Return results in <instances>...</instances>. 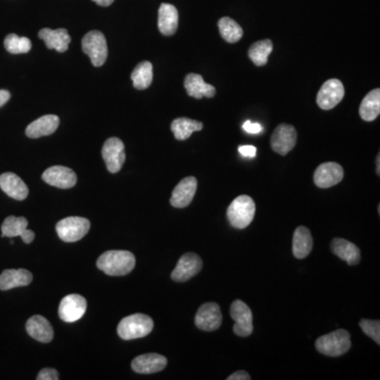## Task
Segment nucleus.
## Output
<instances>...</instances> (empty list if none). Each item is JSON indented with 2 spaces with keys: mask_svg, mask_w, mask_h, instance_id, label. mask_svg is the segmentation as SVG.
Here are the masks:
<instances>
[{
  "mask_svg": "<svg viewBox=\"0 0 380 380\" xmlns=\"http://www.w3.org/2000/svg\"><path fill=\"white\" fill-rule=\"evenodd\" d=\"M97 266L108 276H125L136 266V257L128 251H108L97 259Z\"/></svg>",
  "mask_w": 380,
  "mask_h": 380,
  "instance_id": "1",
  "label": "nucleus"
},
{
  "mask_svg": "<svg viewBox=\"0 0 380 380\" xmlns=\"http://www.w3.org/2000/svg\"><path fill=\"white\" fill-rule=\"evenodd\" d=\"M256 214V204L249 196H239L227 208V219L233 227L246 228L253 222Z\"/></svg>",
  "mask_w": 380,
  "mask_h": 380,
  "instance_id": "2",
  "label": "nucleus"
},
{
  "mask_svg": "<svg viewBox=\"0 0 380 380\" xmlns=\"http://www.w3.org/2000/svg\"><path fill=\"white\" fill-rule=\"evenodd\" d=\"M153 320L144 314L127 316L118 323V334L124 340L143 338L153 329Z\"/></svg>",
  "mask_w": 380,
  "mask_h": 380,
  "instance_id": "3",
  "label": "nucleus"
},
{
  "mask_svg": "<svg viewBox=\"0 0 380 380\" xmlns=\"http://www.w3.org/2000/svg\"><path fill=\"white\" fill-rule=\"evenodd\" d=\"M316 349L321 354L329 357H338L346 354L351 349V337L346 329H337L335 332L323 335L316 340Z\"/></svg>",
  "mask_w": 380,
  "mask_h": 380,
  "instance_id": "4",
  "label": "nucleus"
},
{
  "mask_svg": "<svg viewBox=\"0 0 380 380\" xmlns=\"http://www.w3.org/2000/svg\"><path fill=\"white\" fill-rule=\"evenodd\" d=\"M83 51L90 58L94 67H101L108 58L106 37L99 31H91L81 40Z\"/></svg>",
  "mask_w": 380,
  "mask_h": 380,
  "instance_id": "5",
  "label": "nucleus"
},
{
  "mask_svg": "<svg viewBox=\"0 0 380 380\" xmlns=\"http://www.w3.org/2000/svg\"><path fill=\"white\" fill-rule=\"evenodd\" d=\"M90 229V221L83 217H69L56 224V233L64 242H76Z\"/></svg>",
  "mask_w": 380,
  "mask_h": 380,
  "instance_id": "6",
  "label": "nucleus"
},
{
  "mask_svg": "<svg viewBox=\"0 0 380 380\" xmlns=\"http://www.w3.org/2000/svg\"><path fill=\"white\" fill-rule=\"evenodd\" d=\"M101 155L106 163L109 173H118L126 160L124 143L118 138H108L103 146Z\"/></svg>",
  "mask_w": 380,
  "mask_h": 380,
  "instance_id": "7",
  "label": "nucleus"
},
{
  "mask_svg": "<svg viewBox=\"0 0 380 380\" xmlns=\"http://www.w3.org/2000/svg\"><path fill=\"white\" fill-rule=\"evenodd\" d=\"M231 316L235 321L233 332L237 336L247 337L253 331V314L245 302L236 300L231 303Z\"/></svg>",
  "mask_w": 380,
  "mask_h": 380,
  "instance_id": "8",
  "label": "nucleus"
},
{
  "mask_svg": "<svg viewBox=\"0 0 380 380\" xmlns=\"http://www.w3.org/2000/svg\"><path fill=\"white\" fill-rule=\"evenodd\" d=\"M297 143V131L295 127L288 124L279 125L270 138L272 149L280 155H286Z\"/></svg>",
  "mask_w": 380,
  "mask_h": 380,
  "instance_id": "9",
  "label": "nucleus"
},
{
  "mask_svg": "<svg viewBox=\"0 0 380 380\" xmlns=\"http://www.w3.org/2000/svg\"><path fill=\"white\" fill-rule=\"evenodd\" d=\"M344 87L339 79H331L323 84L317 94V104L323 110H331L342 101Z\"/></svg>",
  "mask_w": 380,
  "mask_h": 380,
  "instance_id": "10",
  "label": "nucleus"
},
{
  "mask_svg": "<svg viewBox=\"0 0 380 380\" xmlns=\"http://www.w3.org/2000/svg\"><path fill=\"white\" fill-rule=\"evenodd\" d=\"M222 319L223 317H222L219 304L208 302V303L203 304L202 307L198 309L194 322L198 329L205 331V332H212L221 327Z\"/></svg>",
  "mask_w": 380,
  "mask_h": 380,
  "instance_id": "11",
  "label": "nucleus"
},
{
  "mask_svg": "<svg viewBox=\"0 0 380 380\" xmlns=\"http://www.w3.org/2000/svg\"><path fill=\"white\" fill-rule=\"evenodd\" d=\"M87 311V300L83 296L77 294L66 296L60 301V319L65 322H75L85 315Z\"/></svg>",
  "mask_w": 380,
  "mask_h": 380,
  "instance_id": "12",
  "label": "nucleus"
},
{
  "mask_svg": "<svg viewBox=\"0 0 380 380\" xmlns=\"http://www.w3.org/2000/svg\"><path fill=\"white\" fill-rule=\"evenodd\" d=\"M203 268L202 259L194 253H187L181 257L173 272L171 279L175 282H186L198 275Z\"/></svg>",
  "mask_w": 380,
  "mask_h": 380,
  "instance_id": "13",
  "label": "nucleus"
},
{
  "mask_svg": "<svg viewBox=\"0 0 380 380\" xmlns=\"http://www.w3.org/2000/svg\"><path fill=\"white\" fill-rule=\"evenodd\" d=\"M344 168L334 162L321 164L314 173V182L319 188H329L335 186L344 179Z\"/></svg>",
  "mask_w": 380,
  "mask_h": 380,
  "instance_id": "14",
  "label": "nucleus"
},
{
  "mask_svg": "<svg viewBox=\"0 0 380 380\" xmlns=\"http://www.w3.org/2000/svg\"><path fill=\"white\" fill-rule=\"evenodd\" d=\"M198 188V181L194 177H185L173 189L170 204L175 208H185L190 205Z\"/></svg>",
  "mask_w": 380,
  "mask_h": 380,
  "instance_id": "15",
  "label": "nucleus"
},
{
  "mask_svg": "<svg viewBox=\"0 0 380 380\" xmlns=\"http://www.w3.org/2000/svg\"><path fill=\"white\" fill-rule=\"evenodd\" d=\"M42 180L51 186L69 189L75 186L77 177L72 169L65 166H53L42 173Z\"/></svg>",
  "mask_w": 380,
  "mask_h": 380,
  "instance_id": "16",
  "label": "nucleus"
},
{
  "mask_svg": "<svg viewBox=\"0 0 380 380\" xmlns=\"http://www.w3.org/2000/svg\"><path fill=\"white\" fill-rule=\"evenodd\" d=\"M167 366V358L162 355L150 353L132 360V370L138 374H153L163 371Z\"/></svg>",
  "mask_w": 380,
  "mask_h": 380,
  "instance_id": "17",
  "label": "nucleus"
},
{
  "mask_svg": "<svg viewBox=\"0 0 380 380\" xmlns=\"http://www.w3.org/2000/svg\"><path fill=\"white\" fill-rule=\"evenodd\" d=\"M0 188L14 200L23 201L29 196L28 186L18 175L13 173H5L0 175Z\"/></svg>",
  "mask_w": 380,
  "mask_h": 380,
  "instance_id": "18",
  "label": "nucleus"
},
{
  "mask_svg": "<svg viewBox=\"0 0 380 380\" xmlns=\"http://www.w3.org/2000/svg\"><path fill=\"white\" fill-rule=\"evenodd\" d=\"M27 332L35 340L49 344L53 340V327L45 317L40 315L32 316L25 325Z\"/></svg>",
  "mask_w": 380,
  "mask_h": 380,
  "instance_id": "19",
  "label": "nucleus"
},
{
  "mask_svg": "<svg viewBox=\"0 0 380 380\" xmlns=\"http://www.w3.org/2000/svg\"><path fill=\"white\" fill-rule=\"evenodd\" d=\"M38 36L40 40H44L47 48L58 51L60 53L66 52L71 42V37L66 29L51 30V29L45 28L40 31Z\"/></svg>",
  "mask_w": 380,
  "mask_h": 380,
  "instance_id": "20",
  "label": "nucleus"
},
{
  "mask_svg": "<svg viewBox=\"0 0 380 380\" xmlns=\"http://www.w3.org/2000/svg\"><path fill=\"white\" fill-rule=\"evenodd\" d=\"M58 126H60V118L54 114H48L31 123L25 129V134L31 138L50 136L56 131Z\"/></svg>",
  "mask_w": 380,
  "mask_h": 380,
  "instance_id": "21",
  "label": "nucleus"
},
{
  "mask_svg": "<svg viewBox=\"0 0 380 380\" xmlns=\"http://www.w3.org/2000/svg\"><path fill=\"white\" fill-rule=\"evenodd\" d=\"M185 89L189 97L201 99L202 97L212 99L216 95V88L214 86L206 84L200 74L190 73L185 77Z\"/></svg>",
  "mask_w": 380,
  "mask_h": 380,
  "instance_id": "22",
  "label": "nucleus"
},
{
  "mask_svg": "<svg viewBox=\"0 0 380 380\" xmlns=\"http://www.w3.org/2000/svg\"><path fill=\"white\" fill-rule=\"evenodd\" d=\"M159 30L165 36L175 34L179 25V12L175 5L162 3L159 9Z\"/></svg>",
  "mask_w": 380,
  "mask_h": 380,
  "instance_id": "23",
  "label": "nucleus"
},
{
  "mask_svg": "<svg viewBox=\"0 0 380 380\" xmlns=\"http://www.w3.org/2000/svg\"><path fill=\"white\" fill-rule=\"evenodd\" d=\"M331 249L333 253H335L341 260L346 261L349 265L353 266L360 262V249L348 240L335 238L331 244Z\"/></svg>",
  "mask_w": 380,
  "mask_h": 380,
  "instance_id": "24",
  "label": "nucleus"
},
{
  "mask_svg": "<svg viewBox=\"0 0 380 380\" xmlns=\"http://www.w3.org/2000/svg\"><path fill=\"white\" fill-rule=\"evenodd\" d=\"M33 276L29 270H5L0 275V290H9L19 286H29L32 282Z\"/></svg>",
  "mask_w": 380,
  "mask_h": 380,
  "instance_id": "25",
  "label": "nucleus"
},
{
  "mask_svg": "<svg viewBox=\"0 0 380 380\" xmlns=\"http://www.w3.org/2000/svg\"><path fill=\"white\" fill-rule=\"evenodd\" d=\"M313 249V237L309 228L299 226L294 233L293 253L297 259L307 258Z\"/></svg>",
  "mask_w": 380,
  "mask_h": 380,
  "instance_id": "26",
  "label": "nucleus"
},
{
  "mask_svg": "<svg viewBox=\"0 0 380 380\" xmlns=\"http://www.w3.org/2000/svg\"><path fill=\"white\" fill-rule=\"evenodd\" d=\"M380 113V90L375 89L364 97L359 107V114L366 122H373Z\"/></svg>",
  "mask_w": 380,
  "mask_h": 380,
  "instance_id": "27",
  "label": "nucleus"
},
{
  "mask_svg": "<svg viewBox=\"0 0 380 380\" xmlns=\"http://www.w3.org/2000/svg\"><path fill=\"white\" fill-rule=\"evenodd\" d=\"M202 129V123L199 121L190 120V118H175L171 123V131L179 141H185L187 138H190L194 132L201 131Z\"/></svg>",
  "mask_w": 380,
  "mask_h": 380,
  "instance_id": "28",
  "label": "nucleus"
},
{
  "mask_svg": "<svg viewBox=\"0 0 380 380\" xmlns=\"http://www.w3.org/2000/svg\"><path fill=\"white\" fill-rule=\"evenodd\" d=\"M134 87L138 90H145L151 85L153 79V67L150 62H142L136 66L131 73Z\"/></svg>",
  "mask_w": 380,
  "mask_h": 380,
  "instance_id": "29",
  "label": "nucleus"
},
{
  "mask_svg": "<svg viewBox=\"0 0 380 380\" xmlns=\"http://www.w3.org/2000/svg\"><path fill=\"white\" fill-rule=\"evenodd\" d=\"M274 45L272 40H260L251 45L249 50V58L255 65L262 67L268 64V56L272 53Z\"/></svg>",
  "mask_w": 380,
  "mask_h": 380,
  "instance_id": "30",
  "label": "nucleus"
},
{
  "mask_svg": "<svg viewBox=\"0 0 380 380\" xmlns=\"http://www.w3.org/2000/svg\"><path fill=\"white\" fill-rule=\"evenodd\" d=\"M218 25H219L220 34L225 42L235 44L242 38V28L233 19L229 17H222Z\"/></svg>",
  "mask_w": 380,
  "mask_h": 380,
  "instance_id": "31",
  "label": "nucleus"
},
{
  "mask_svg": "<svg viewBox=\"0 0 380 380\" xmlns=\"http://www.w3.org/2000/svg\"><path fill=\"white\" fill-rule=\"evenodd\" d=\"M28 220L23 217H14L10 216L3 221L1 225V233L3 237L14 238L23 237L25 231L28 229Z\"/></svg>",
  "mask_w": 380,
  "mask_h": 380,
  "instance_id": "32",
  "label": "nucleus"
},
{
  "mask_svg": "<svg viewBox=\"0 0 380 380\" xmlns=\"http://www.w3.org/2000/svg\"><path fill=\"white\" fill-rule=\"evenodd\" d=\"M5 50L12 54L28 53L32 48V42L27 37H21L16 34H9L5 40Z\"/></svg>",
  "mask_w": 380,
  "mask_h": 380,
  "instance_id": "33",
  "label": "nucleus"
},
{
  "mask_svg": "<svg viewBox=\"0 0 380 380\" xmlns=\"http://www.w3.org/2000/svg\"><path fill=\"white\" fill-rule=\"evenodd\" d=\"M360 327L366 336L373 339L376 344H380V322L379 320L362 319L359 322Z\"/></svg>",
  "mask_w": 380,
  "mask_h": 380,
  "instance_id": "34",
  "label": "nucleus"
},
{
  "mask_svg": "<svg viewBox=\"0 0 380 380\" xmlns=\"http://www.w3.org/2000/svg\"><path fill=\"white\" fill-rule=\"evenodd\" d=\"M60 378L58 371L51 368H45L38 373L37 380H58Z\"/></svg>",
  "mask_w": 380,
  "mask_h": 380,
  "instance_id": "35",
  "label": "nucleus"
},
{
  "mask_svg": "<svg viewBox=\"0 0 380 380\" xmlns=\"http://www.w3.org/2000/svg\"><path fill=\"white\" fill-rule=\"evenodd\" d=\"M243 129H244L247 134H258L262 131V126L258 124V123H251V121H246V122L243 124Z\"/></svg>",
  "mask_w": 380,
  "mask_h": 380,
  "instance_id": "36",
  "label": "nucleus"
},
{
  "mask_svg": "<svg viewBox=\"0 0 380 380\" xmlns=\"http://www.w3.org/2000/svg\"><path fill=\"white\" fill-rule=\"evenodd\" d=\"M239 152L243 157H255L257 155V148L251 145L240 146Z\"/></svg>",
  "mask_w": 380,
  "mask_h": 380,
  "instance_id": "37",
  "label": "nucleus"
},
{
  "mask_svg": "<svg viewBox=\"0 0 380 380\" xmlns=\"http://www.w3.org/2000/svg\"><path fill=\"white\" fill-rule=\"evenodd\" d=\"M251 376L245 371H238L228 376L227 380H251Z\"/></svg>",
  "mask_w": 380,
  "mask_h": 380,
  "instance_id": "38",
  "label": "nucleus"
},
{
  "mask_svg": "<svg viewBox=\"0 0 380 380\" xmlns=\"http://www.w3.org/2000/svg\"><path fill=\"white\" fill-rule=\"evenodd\" d=\"M21 239H23V242L27 243V244H30V243L33 242V240L35 239L34 231L27 229L25 235L21 237Z\"/></svg>",
  "mask_w": 380,
  "mask_h": 380,
  "instance_id": "39",
  "label": "nucleus"
},
{
  "mask_svg": "<svg viewBox=\"0 0 380 380\" xmlns=\"http://www.w3.org/2000/svg\"><path fill=\"white\" fill-rule=\"evenodd\" d=\"M11 99V93L8 90H0V107L5 106Z\"/></svg>",
  "mask_w": 380,
  "mask_h": 380,
  "instance_id": "40",
  "label": "nucleus"
},
{
  "mask_svg": "<svg viewBox=\"0 0 380 380\" xmlns=\"http://www.w3.org/2000/svg\"><path fill=\"white\" fill-rule=\"evenodd\" d=\"M97 5H101V7H109V5H112L114 0H92Z\"/></svg>",
  "mask_w": 380,
  "mask_h": 380,
  "instance_id": "41",
  "label": "nucleus"
},
{
  "mask_svg": "<svg viewBox=\"0 0 380 380\" xmlns=\"http://www.w3.org/2000/svg\"><path fill=\"white\" fill-rule=\"evenodd\" d=\"M376 171H377V175H380V155H378L377 157V169H376Z\"/></svg>",
  "mask_w": 380,
  "mask_h": 380,
  "instance_id": "42",
  "label": "nucleus"
}]
</instances>
